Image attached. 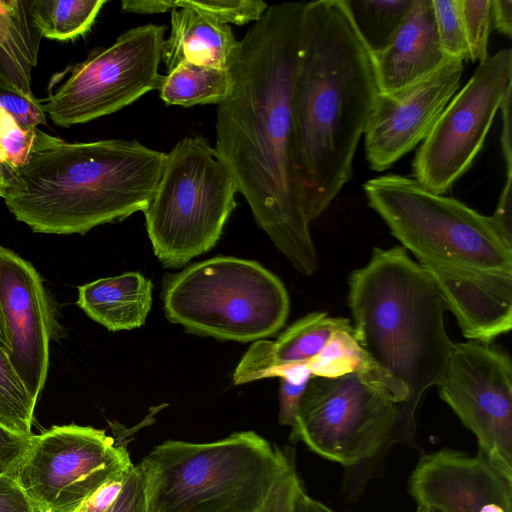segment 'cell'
Listing matches in <instances>:
<instances>
[{
  "instance_id": "obj_14",
  "label": "cell",
  "mask_w": 512,
  "mask_h": 512,
  "mask_svg": "<svg viewBox=\"0 0 512 512\" xmlns=\"http://www.w3.org/2000/svg\"><path fill=\"white\" fill-rule=\"evenodd\" d=\"M463 69V61L450 59L428 77L397 93H381L364 133L371 170H387L422 143L457 93Z\"/></svg>"
},
{
  "instance_id": "obj_7",
  "label": "cell",
  "mask_w": 512,
  "mask_h": 512,
  "mask_svg": "<svg viewBox=\"0 0 512 512\" xmlns=\"http://www.w3.org/2000/svg\"><path fill=\"white\" fill-rule=\"evenodd\" d=\"M163 303L170 322L223 341L273 336L289 313L288 293L276 275L256 261L226 256L194 263L167 278Z\"/></svg>"
},
{
  "instance_id": "obj_16",
  "label": "cell",
  "mask_w": 512,
  "mask_h": 512,
  "mask_svg": "<svg viewBox=\"0 0 512 512\" xmlns=\"http://www.w3.org/2000/svg\"><path fill=\"white\" fill-rule=\"evenodd\" d=\"M408 491L417 507L435 512H512V472L478 453L443 448L422 455Z\"/></svg>"
},
{
  "instance_id": "obj_6",
  "label": "cell",
  "mask_w": 512,
  "mask_h": 512,
  "mask_svg": "<svg viewBox=\"0 0 512 512\" xmlns=\"http://www.w3.org/2000/svg\"><path fill=\"white\" fill-rule=\"evenodd\" d=\"M363 189L369 206L418 264L512 272V247L491 216L433 193L408 176L375 177Z\"/></svg>"
},
{
  "instance_id": "obj_18",
  "label": "cell",
  "mask_w": 512,
  "mask_h": 512,
  "mask_svg": "<svg viewBox=\"0 0 512 512\" xmlns=\"http://www.w3.org/2000/svg\"><path fill=\"white\" fill-rule=\"evenodd\" d=\"M382 94H394L428 77L449 58L441 49L432 0H413L395 34L374 54Z\"/></svg>"
},
{
  "instance_id": "obj_36",
  "label": "cell",
  "mask_w": 512,
  "mask_h": 512,
  "mask_svg": "<svg viewBox=\"0 0 512 512\" xmlns=\"http://www.w3.org/2000/svg\"><path fill=\"white\" fill-rule=\"evenodd\" d=\"M0 512H41L13 475L0 474Z\"/></svg>"
},
{
  "instance_id": "obj_34",
  "label": "cell",
  "mask_w": 512,
  "mask_h": 512,
  "mask_svg": "<svg viewBox=\"0 0 512 512\" xmlns=\"http://www.w3.org/2000/svg\"><path fill=\"white\" fill-rule=\"evenodd\" d=\"M111 512H148L146 479L141 463L133 465L127 473Z\"/></svg>"
},
{
  "instance_id": "obj_25",
  "label": "cell",
  "mask_w": 512,
  "mask_h": 512,
  "mask_svg": "<svg viewBox=\"0 0 512 512\" xmlns=\"http://www.w3.org/2000/svg\"><path fill=\"white\" fill-rule=\"evenodd\" d=\"M106 0H30L29 12L42 37L70 41L85 35Z\"/></svg>"
},
{
  "instance_id": "obj_28",
  "label": "cell",
  "mask_w": 512,
  "mask_h": 512,
  "mask_svg": "<svg viewBox=\"0 0 512 512\" xmlns=\"http://www.w3.org/2000/svg\"><path fill=\"white\" fill-rule=\"evenodd\" d=\"M438 40L449 59L470 60L459 0H432Z\"/></svg>"
},
{
  "instance_id": "obj_15",
  "label": "cell",
  "mask_w": 512,
  "mask_h": 512,
  "mask_svg": "<svg viewBox=\"0 0 512 512\" xmlns=\"http://www.w3.org/2000/svg\"><path fill=\"white\" fill-rule=\"evenodd\" d=\"M0 308L10 345L9 359L35 400L44 388L54 314L34 266L0 246Z\"/></svg>"
},
{
  "instance_id": "obj_40",
  "label": "cell",
  "mask_w": 512,
  "mask_h": 512,
  "mask_svg": "<svg viewBox=\"0 0 512 512\" xmlns=\"http://www.w3.org/2000/svg\"><path fill=\"white\" fill-rule=\"evenodd\" d=\"M491 18L492 28L510 39L512 37V1L492 0Z\"/></svg>"
},
{
  "instance_id": "obj_2",
  "label": "cell",
  "mask_w": 512,
  "mask_h": 512,
  "mask_svg": "<svg viewBox=\"0 0 512 512\" xmlns=\"http://www.w3.org/2000/svg\"><path fill=\"white\" fill-rule=\"evenodd\" d=\"M381 87L345 0L306 1L291 95L296 171L311 223L352 179Z\"/></svg>"
},
{
  "instance_id": "obj_39",
  "label": "cell",
  "mask_w": 512,
  "mask_h": 512,
  "mask_svg": "<svg viewBox=\"0 0 512 512\" xmlns=\"http://www.w3.org/2000/svg\"><path fill=\"white\" fill-rule=\"evenodd\" d=\"M511 96H507L501 106L502 133L501 147L505 162L506 176H512V146H511Z\"/></svg>"
},
{
  "instance_id": "obj_29",
  "label": "cell",
  "mask_w": 512,
  "mask_h": 512,
  "mask_svg": "<svg viewBox=\"0 0 512 512\" xmlns=\"http://www.w3.org/2000/svg\"><path fill=\"white\" fill-rule=\"evenodd\" d=\"M177 8H189L225 24L258 21L268 8L262 0H178Z\"/></svg>"
},
{
  "instance_id": "obj_4",
  "label": "cell",
  "mask_w": 512,
  "mask_h": 512,
  "mask_svg": "<svg viewBox=\"0 0 512 512\" xmlns=\"http://www.w3.org/2000/svg\"><path fill=\"white\" fill-rule=\"evenodd\" d=\"M348 305L361 348L408 390L402 424L415 440L421 398L440 383L454 344L444 326L446 304L431 276L396 246L374 248L352 272Z\"/></svg>"
},
{
  "instance_id": "obj_19",
  "label": "cell",
  "mask_w": 512,
  "mask_h": 512,
  "mask_svg": "<svg viewBox=\"0 0 512 512\" xmlns=\"http://www.w3.org/2000/svg\"><path fill=\"white\" fill-rule=\"evenodd\" d=\"M352 328L348 318L332 317L325 312L307 314L276 340L253 342L238 363L233 382L240 385L277 377L282 370L307 363L318 355L335 331Z\"/></svg>"
},
{
  "instance_id": "obj_22",
  "label": "cell",
  "mask_w": 512,
  "mask_h": 512,
  "mask_svg": "<svg viewBox=\"0 0 512 512\" xmlns=\"http://www.w3.org/2000/svg\"><path fill=\"white\" fill-rule=\"evenodd\" d=\"M29 4L30 0H0V75L33 96L31 73L43 37L34 26Z\"/></svg>"
},
{
  "instance_id": "obj_10",
  "label": "cell",
  "mask_w": 512,
  "mask_h": 512,
  "mask_svg": "<svg viewBox=\"0 0 512 512\" xmlns=\"http://www.w3.org/2000/svg\"><path fill=\"white\" fill-rule=\"evenodd\" d=\"M166 27L153 23L131 28L109 46L55 74L41 99L46 117L68 128L115 113L147 92L159 89Z\"/></svg>"
},
{
  "instance_id": "obj_26",
  "label": "cell",
  "mask_w": 512,
  "mask_h": 512,
  "mask_svg": "<svg viewBox=\"0 0 512 512\" xmlns=\"http://www.w3.org/2000/svg\"><path fill=\"white\" fill-rule=\"evenodd\" d=\"M353 22L373 54L393 40L413 0H345Z\"/></svg>"
},
{
  "instance_id": "obj_27",
  "label": "cell",
  "mask_w": 512,
  "mask_h": 512,
  "mask_svg": "<svg viewBox=\"0 0 512 512\" xmlns=\"http://www.w3.org/2000/svg\"><path fill=\"white\" fill-rule=\"evenodd\" d=\"M36 403L8 353L0 348V426L18 435L32 436Z\"/></svg>"
},
{
  "instance_id": "obj_1",
  "label": "cell",
  "mask_w": 512,
  "mask_h": 512,
  "mask_svg": "<svg viewBox=\"0 0 512 512\" xmlns=\"http://www.w3.org/2000/svg\"><path fill=\"white\" fill-rule=\"evenodd\" d=\"M306 1L268 6L239 40L218 105L216 152L255 221L305 276L318 267L294 155L291 95Z\"/></svg>"
},
{
  "instance_id": "obj_31",
  "label": "cell",
  "mask_w": 512,
  "mask_h": 512,
  "mask_svg": "<svg viewBox=\"0 0 512 512\" xmlns=\"http://www.w3.org/2000/svg\"><path fill=\"white\" fill-rule=\"evenodd\" d=\"M39 132V128L28 127L11 113L0 110V149L13 168L26 163Z\"/></svg>"
},
{
  "instance_id": "obj_44",
  "label": "cell",
  "mask_w": 512,
  "mask_h": 512,
  "mask_svg": "<svg viewBox=\"0 0 512 512\" xmlns=\"http://www.w3.org/2000/svg\"><path fill=\"white\" fill-rule=\"evenodd\" d=\"M0 348L9 353L10 345L7 337V331L5 327V321L3 318V314L0 308Z\"/></svg>"
},
{
  "instance_id": "obj_3",
  "label": "cell",
  "mask_w": 512,
  "mask_h": 512,
  "mask_svg": "<svg viewBox=\"0 0 512 512\" xmlns=\"http://www.w3.org/2000/svg\"><path fill=\"white\" fill-rule=\"evenodd\" d=\"M165 157L136 140L68 142L40 130L4 201L35 233L84 235L143 212Z\"/></svg>"
},
{
  "instance_id": "obj_43",
  "label": "cell",
  "mask_w": 512,
  "mask_h": 512,
  "mask_svg": "<svg viewBox=\"0 0 512 512\" xmlns=\"http://www.w3.org/2000/svg\"><path fill=\"white\" fill-rule=\"evenodd\" d=\"M15 173L16 169L11 166L6 155L0 149V197L3 199L12 186Z\"/></svg>"
},
{
  "instance_id": "obj_21",
  "label": "cell",
  "mask_w": 512,
  "mask_h": 512,
  "mask_svg": "<svg viewBox=\"0 0 512 512\" xmlns=\"http://www.w3.org/2000/svg\"><path fill=\"white\" fill-rule=\"evenodd\" d=\"M76 304L111 332L144 325L152 305V282L139 272L101 278L78 287Z\"/></svg>"
},
{
  "instance_id": "obj_45",
  "label": "cell",
  "mask_w": 512,
  "mask_h": 512,
  "mask_svg": "<svg viewBox=\"0 0 512 512\" xmlns=\"http://www.w3.org/2000/svg\"><path fill=\"white\" fill-rule=\"evenodd\" d=\"M416 512H435V511L430 510L428 508H424V507H417Z\"/></svg>"
},
{
  "instance_id": "obj_42",
  "label": "cell",
  "mask_w": 512,
  "mask_h": 512,
  "mask_svg": "<svg viewBox=\"0 0 512 512\" xmlns=\"http://www.w3.org/2000/svg\"><path fill=\"white\" fill-rule=\"evenodd\" d=\"M294 512H337L326 504L313 499L307 495L303 487L298 491L295 503Z\"/></svg>"
},
{
  "instance_id": "obj_8",
  "label": "cell",
  "mask_w": 512,
  "mask_h": 512,
  "mask_svg": "<svg viewBox=\"0 0 512 512\" xmlns=\"http://www.w3.org/2000/svg\"><path fill=\"white\" fill-rule=\"evenodd\" d=\"M235 181L208 140L187 136L166 153L156 189L144 209L154 254L181 268L208 252L237 206Z\"/></svg>"
},
{
  "instance_id": "obj_41",
  "label": "cell",
  "mask_w": 512,
  "mask_h": 512,
  "mask_svg": "<svg viewBox=\"0 0 512 512\" xmlns=\"http://www.w3.org/2000/svg\"><path fill=\"white\" fill-rule=\"evenodd\" d=\"M177 8L175 1L168 0H125L121 2V10L138 14H155L172 11Z\"/></svg>"
},
{
  "instance_id": "obj_17",
  "label": "cell",
  "mask_w": 512,
  "mask_h": 512,
  "mask_svg": "<svg viewBox=\"0 0 512 512\" xmlns=\"http://www.w3.org/2000/svg\"><path fill=\"white\" fill-rule=\"evenodd\" d=\"M435 282L463 336L490 344L512 326V272L419 264Z\"/></svg>"
},
{
  "instance_id": "obj_33",
  "label": "cell",
  "mask_w": 512,
  "mask_h": 512,
  "mask_svg": "<svg viewBox=\"0 0 512 512\" xmlns=\"http://www.w3.org/2000/svg\"><path fill=\"white\" fill-rule=\"evenodd\" d=\"M0 110H6L21 123L31 128L46 125L47 117L41 101L30 96L8 82L0 75Z\"/></svg>"
},
{
  "instance_id": "obj_30",
  "label": "cell",
  "mask_w": 512,
  "mask_h": 512,
  "mask_svg": "<svg viewBox=\"0 0 512 512\" xmlns=\"http://www.w3.org/2000/svg\"><path fill=\"white\" fill-rule=\"evenodd\" d=\"M459 3L470 61L481 62L488 57L492 0H459Z\"/></svg>"
},
{
  "instance_id": "obj_12",
  "label": "cell",
  "mask_w": 512,
  "mask_h": 512,
  "mask_svg": "<svg viewBox=\"0 0 512 512\" xmlns=\"http://www.w3.org/2000/svg\"><path fill=\"white\" fill-rule=\"evenodd\" d=\"M512 91V51L488 55L447 104L413 161L412 175L444 195L472 166L504 100Z\"/></svg>"
},
{
  "instance_id": "obj_38",
  "label": "cell",
  "mask_w": 512,
  "mask_h": 512,
  "mask_svg": "<svg viewBox=\"0 0 512 512\" xmlns=\"http://www.w3.org/2000/svg\"><path fill=\"white\" fill-rule=\"evenodd\" d=\"M491 217L505 243L512 247V178H506L495 212Z\"/></svg>"
},
{
  "instance_id": "obj_32",
  "label": "cell",
  "mask_w": 512,
  "mask_h": 512,
  "mask_svg": "<svg viewBox=\"0 0 512 512\" xmlns=\"http://www.w3.org/2000/svg\"><path fill=\"white\" fill-rule=\"evenodd\" d=\"M311 376L307 363L286 368L277 376L280 379L278 422L281 425L289 427L294 425Z\"/></svg>"
},
{
  "instance_id": "obj_20",
  "label": "cell",
  "mask_w": 512,
  "mask_h": 512,
  "mask_svg": "<svg viewBox=\"0 0 512 512\" xmlns=\"http://www.w3.org/2000/svg\"><path fill=\"white\" fill-rule=\"evenodd\" d=\"M170 24L161 51L168 72L182 63L229 68L239 46L229 24L189 8L173 9Z\"/></svg>"
},
{
  "instance_id": "obj_35",
  "label": "cell",
  "mask_w": 512,
  "mask_h": 512,
  "mask_svg": "<svg viewBox=\"0 0 512 512\" xmlns=\"http://www.w3.org/2000/svg\"><path fill=\"white\" fill-rule=\"evenodd\" d=\"M32 436L18 435L0 426V474L14 476L30 446Z\"/></svg>"
},
{
  "instance_id": "obj_24",
  "label": "cell",
  "mask_w": 512,
  "mask_h": 512,
  "mask_svg": "<svg viewBox=\"0 0 512 512\" xmlns=\"http://www.w3.org/2000/svg\"><path fill=\"white\" fill-rule=\"evenodd\" d=\"M232 79L228 69L182 63L163 75L159 96L167 105L191 107L220 104L229 95Z\"/></svg>"
},
{
  "instance_id": "obj_23",
  "label": "cell",
  "mask_w": 512,
  "mask_h": 512,
  "mask_svg": "<svg viewBox=\"0 0 512 512\" xmlns=\"http://www.w3.org/2000/svg\"><path fill=\"white\" fill-rule=\"evenodd\" d=\"M307 366L312 376L324 378L358 373L388 390L401 406L408 397L407 388L368 357L355 339L353 328L335 331Z\"/></svg>"
},
{
  "instance_id": "obj_13",
  "label": "cell",
  "mask_w": 512,
  "mask_h": 512,
  "mask_svg": "<svg viewBox=\"0 0 512 512\" xmlns=\"http://www.w3.org/2000/svg\"><path fill=\"white\" fill-rule=\"evenodd\" d=\"M478 443V454L512 472V363L502 349L479 341L454 343L437 385Z\"/></svg>"
},
{
  "instance_id": "obj_11",
  "label": "cell",
  "mask_w": 512,
  "mask_h": 512,
  "mask_svg": "<svg viewBox=\"0 0 512 512\" xmlns=\"http://www.w3.org/2000/svg\"><path fill=\"white\" fill-rule=\"evenodd\" d=\"M132 466L126 448L104 430L69 424L33 435L14 477L41 512H75Z\"/></svg>"
},
{
  "instance_id": "obj_9",
  "label": "cell",
  "mask_w": 512,
  "mask_h": 512,
  "mask_svg": "<svg viewBox=\"0 0 512 512\" xmlns=\"http://www.w3.org/2000/svg\"><path fill=\"white\" fill-rule=\"evenodd\" d=\"M400 408L389 391L358 373L311 376L290 439L342 465L350 476L361 474L362 483L391 446H415L403 429Z\"/></svg>"
},
{
  "instance_id": "obj_5",
  "label": "cell",
  "mask_w": 512,
  "mask_h": 512,
  "mask_svg": "<svg viewBox=\"0 0 512 512\" xmlns=\"http://www.w3.org/2000/svg\"><path fill=\"white\" fill-rule=\"evenodd\" d=\"M141 465L148 512H292L302 488L289 458L254 431L168 440Z\"/></svg>"
},
{
  "instance_id": "obj_37",
  "label": "cell",
  "mask_w": 512,
  "mask_h": 512,
  "mask_svg": "<svg viewBox=\"0 0 512 512\" xmlns=\"http://www.w3.org/2000/svg\"><path fill=\"white\" fill-rule=\"evenodd\" d=\"M129 470L115 475L104 483L93 492L75 512H111L123 488L124 480Z\"/></svg>"
}]
</instances>
